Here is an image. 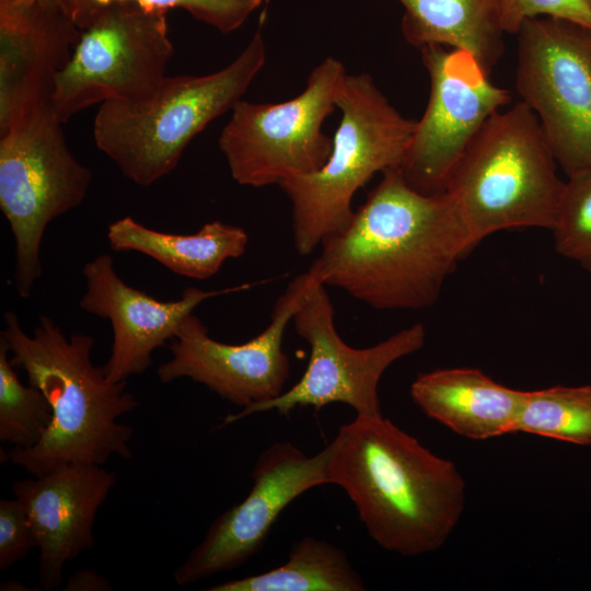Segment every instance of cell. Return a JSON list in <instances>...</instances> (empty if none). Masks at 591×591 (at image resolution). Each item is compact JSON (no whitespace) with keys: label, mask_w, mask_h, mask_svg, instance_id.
Returning <instances> with one entry per match:
<instances>
[{"label":"cell","mask_w":591,"mask_h":591,"mask_svg":"<svg viewBox=\"0 0 591 591\" xmlns=\"http://www.w3.org/2000/svg\"><path fill=\"white\" fill-rule=\"evenodd\" d=\"M474 243L453 195H426L390 169L348 227L323 241L308 273L376 310H418L438 300Z\"/></svg>","instance_id":"6da1fadb"},{"label":"cell","mask_w":591,"mask_h":591,"mask_svg":"<svg viewBox=\"0 0 591 591\" xmlns=\"http://www.w3.org/2000/svg\"><path fill=\"white\" fill-rule=\"evenodd\" d=\"M327 448L329 484L344 489L378 545L418 556L448 541L466 498L452 461L383 416H357Z\"/></svg>","instance_id":"7a4b0ae2"},{"label":"cell","mask_w":591,"mask_h":591,"mask_svg":"<svg viewBox=\"0 0 591 591\" xmlns=\"http://www.w3.org/2000/svg\"><path fill=\"white\" fill-rule=\"evenodd\" d=\"M0 339L10 362L25 371L28 384L40 390L53 408V418L40 441L31 449L12 448L13 464L33 476L60 464H105L112 455L131 457L132 427L118 419L138 402L126 390L127 381L114 382L104 366L92 362L95 340L72 333L66 337L49 316L40 315L33 335L20 325L15 312L3 314Z\"/></svg>","instance_id":"3957f363"},{"label":"cell","mask_w":591,"mask_h":591,"mask_svg":"<svg viewBox=\"0 0 591 591\" xmlns=\"http://www.w3.org/2000/svg\"><path fill=\"white\" fill-rule=\"evenodd\" d=\"M265 62L260 23L224 68L201 76H166L143 102L101 104L93 121L94 142L127 178L150 186L177 166L195 136L232 111Z\"/></svg>","instance_id":"277c9868"},{"label":"cell","mask_w":591,"mask_h":591,"mask_svg":"<svg viewBox=\"0 0 591 591\" xmlns=\"http://www.w3.org/2000/svg\"><path fill=\"white\" fill-rule=\"evenodd\" d=\"M336 108L341 118L326 163L279 184L291 204L293 244L303 256L348 227L354 196L374 174L402 166L416 128L364 72L345 76Z\"/></svg>","instance_id":"5b68a950"},{"label":"cell","mask_w":591,"mask_h":591,"mask_svg":"<svg viewBox=\"0 0 591 591\" xmlns=\"http://www.w3.org/2000/svg\"><path fill=\"white\" fill-rule=\"evenodd\" d=\"M564 185L536 115L520 101L483 125L447 190L477 245L501 230H552Z\"/></svg>","instance_id":"8992f818"},{"label":"cell","mask_w":591,"mask_h":591,"mask_svg":"<svg viewBox=\"0 0 591 591\" xmlns=\"http://www.w3.org/2000/svg\"><path fill=\"white\" fill-rule=\"evenodd\" d=\"M53 106L0 132V209L14 240V283L22 299L42 277L47 225L85 199L92 172L70 151Z\"/></svg>","instance_id":"52a82bcc"},{"label":"cell","mask_w":591,"mask_h":591,"mask_svg":"<svg viewBox=\"0 0 591 591\" xmlns=\"http://www.w3.org/2000/svg\"><path fill=\"white\" fill-rule=\"evenodd\" d=\"M165 13L131 1L99 4L88 13L71 60L55 83L51 106L62 124L92 105L139 103L154 95L174 54Z\"/></svg>","instance_id":"ba28073f"},{"label":"cell","mask_w":591,"mask_h":591,"mask_svg":"<svg viewBox=\"0 0 591 591\" xmlns=\"http://www.w3.org/2000/svg\"><path fill=\"white\" fill-rule=\"evenodd\" d=\"M346 74L341 61L328 56L313 68L296 97L280 103L239 101L218 140L233 179L259 188L320 170L333 147L323 124L336 109Z\"/></svg>","instance_id":"9c48e42d"},{"label":"cell","mask_w":591,"mask_h":591,"mask_svg":"<svg viewBox=\"0 0 591 591\" xmlns=\"http://www.w3.org/2000/svg\"><path fill=\"white\" fill-rule=\"evenodd\" d=\"M334 313L326 286L310 275L306 291L292 317L298 335L310 347L304 373L278 397L228 415L222 426L257 413L275 410L287 416L296 407L318 410L333 403L349 405L357 416H382L380 380L395 361L422 348L424 325L416 323L373 346L354 348L337 333Z\"/></svg>","instance_id":"30bf717a"},{"label":"cell","mask_w":591,"mask_h":591,"mask_svg":"<svg viewBox=\"0 0 591 591\" xmlns=\"http://www.w3.org/2000/svg\"><path fill=\"white\" fill-rule=\"evenodd\" d=\"M515 88L567 176L591 170V28L554 16L518 31Z\"/></svg>","instance_id":"8fae6325"},{"label":"cell","mask_w":591,"mask_h":591,"mask_svg":"<svg viewBox=\"0 0 591 591\" xmlns=\"http://www.w3.org/2000/svg\"><path fill=\"white\" fill-rule=\"evenodd\" d=\"M430 95L399 167L410 187L426 195L447 190L451 175L483 125L511 101L477 59L463 49H420Z\"/></svg>","instance_id":"7c38bea8"},{"label":"cell","mask_w":591,"mask_h":591,"mask_svg":"<svg viewBox=\"0 0 591 591\" xmlns=\"http://www.w3.org/2000/svg\"><path fill=\"white\" fill-rule=\"evenodd\" d=\"M309 282L308 271L297 276L276 301L269 325L242 344L211 338L201 320L188 315L170 345L172 358L158 368L160 382L188 378L242 408L278 397L290 374L283 336Z\"/></svg>","instance_id":"4fadbf2b"},{"label":"cell","mask_w":591,"mask_h":591,"mask_svg":"<svg viewBox=\"0 0 591 591\" xmlns=\"http://www.w3.org/2000/svg\"><path fill=\"white\" fill-rule=\"evenodd\" d=\"M328 448L313 456L276 442L257 457L247 496L213 520L205 537L176 568L181 587L246 564L264 546L282 510L309 489L329 484Z\"/></svg>","instance_id":"5bb4252c"},{"label":"cell","mask_w":591,"mask_h":591,"mask_svg":"<svg viewBox=\"0 0 591 591\" xmlns=\"http://www.w3.org/2000/svg\"><path fill=\"white\" fill-rule=\"evenodd\" d=\"M81 33L66 0H0V132L51 105Z\"/></svg>","instance_id":"9a60e30c"},{"label":"cell","mask_w":591,"mask_h":591,"mask_svg":"<svg viewBox=\"0 0 591 591\" xmlns=\"http://www.w3.org/2000/svg\"><path fill=\"white\" fill-rule=\"evenodd\" d=\"M82 275L86 290L79 306L102 318L113 328V344L104 364L107 378L127 381L146 372L152 363V352L173 340L185 321L204 301L248 289L245 283L220 290L186 288L174 301H160L127 285L116 273L113 258L102 254L84 264Z\"/></svg>","instance_id":"2e32d148"},{"label":"cell","mask_w":591,"mask_h":591,"mask_svg":"<svg viewBox=\"0 0 591 591\" xmlns=\"http://www.w3.org/2000/svg\"><path fill=\"white\" fill-rule=\"evenodd\" d=\"M115 483L102 465L68 463L12 485L39 549L42 589L59 588L66 563L94 546L95 517Z\"/></svg>","instance_id":"e0dca14e"},{"label":"cell","mask_w":591,"mask_h":591,"mask_svg":"<svg viewBox=\"0 0 591 591\" xmlns=\"http://www.w3.org/2000/svg\"><path fill=\"white\" fill-rule=\"evenodd\" d=\"M523 394L475 368L420 373L410 385L413 401L429 418L472 440L514 432Z\"/></svg>","instance_id":"ac0fdd59"},{"label":"cell","mask_w":591,"mask_h":591,"mask_svg":"<svg viewBox=\"0 0 591 591\" xmlns=\"http://www.w3.org/2000/svg\"><path fill=\"white\" fill-rule=\"evenodd\" d=\"M401 32L419 50L443 46L471 53L486 73L505 50L501 0H397Z\"/></svg>","instance_id":"d6986e66"},{"label":"cell","mask_w":591,"mask_h":591,"mask_svg":"<svg viewBox=\"0 0 591 591\" xmlns=\"http://www.w3.org/2000/svg\"><path fill=\"white\" fill-rule=\"evenodd\" d=\"M106 235L115 252H139L176 275L198 280L216 275L227 259L242 256L248 243L243 228L218 220L183 235L150 229L126 216L109 223Z\"/></svg>","instance_id":"ffe728a7"},{"label":"cell","mask_w":591,"mask_h":591,"mask_svg":"<svg viewBox=\"0 0 591 591\" xmlns=\"http://www.w3.org/2000/svg\"><path fill=\"white\" fill-rule=\"evenodd\" d=\"M208 591H363L364 582L340 547L306 535L287 561L268 571L213 584Z\"/></svg>","instance_id":"44dd1931"},{"label":"cell","mask_w":591,"mask_h":591,"mask_svg":"<svg viewBox=\"0 0 591 591\" xmlns=\"http://www.w3.org/2000/svg\"><path fill=\"white\" fill-rule=\"evenodd\" d=\"M514 432L591 445V385L524 391Z\"/></svg>","instance_id":"7402d4cb"},{"label":"cell","mask_w":591,"mask_h":591,"mask_svg":"<svg viewBox=\"0 0 591 591\" xmlns=\"http://www.w3.org/2000/svg\"><path fill=\"white\" fill-rule=\"evenodd\" d=\"M53 408L37 387L24 385L0 339V440L14 448L35 447L47 431Z\"/></svg>","instance_id":"603a6c76"},{"label":"cell","mask_w":591,"mask_h":591,"mask_svg":"<svg viewBox=\"0 0 591 591\" xmlns=\"http://www.w3.org/2000/svg\"><path fill=\"white\" fill-rule=\"evenodd\" d=\"M552 231L556 251L591 271V170L568 176Z\"/></svg>","instance_id":"cb8c5ba5"},{"label":"cell","mask_w":591,"mask_h":591,"mask_svg":"<svg viewBox=\"0 0 591 591\" xmlns=\"http://www.w3.org/2000/svg\"><path fill=\"white\" fill-rule=\"evenodd\" d=\"M113 1H131L150 10L183 9L222 34L242 26L263 3V0H66L78 25L95 5Z\"/></svg>","instance_id":"d4e9b609"},{"label":"cell","mask_w":591,"mask_h":591,"mask_svg":"<svg viewBox=\"0 0 591 591\" xmlns=\"http://www.w3.org/2000/svg\"><path fill=\"white\" fill-rule=\"evenodd\" d=\"M506 33L517 34L530 18L554 16L591 28V5L586 0H501Z\"/></svg>","instance_id":"484cf974"},{"label":"cell","mask_w":591,"mask_h":591,"mask_svg":"<svg viewBox=\"0 0 591 591\" xmlns=\"http://www.w3.org/2000/svg\"><path fill=\"white\" fill-rule=\"evenodd\" d=\"M36 547V538L20 503L14 499L0 500V569L4 570L22 560Z\"/></svg>","instance_id":"4316f807"},{"label":"cell","mask_w":591,"mask_h":591,"mask_svg":"<svg viewBox=\"0 0 591 591\" xmlns=\"http://www.w3.org/2000/svg\"><path fill=\"white\" fill-rule=\"evenodd\" d=\"M109 581L100 576L93 569H82L72 575L65 590L91 591V590H111Z\"/></svg>","instance_id":"83f0119b"},{"label":"cell","mask_w":591,"mask_h":591,"mask_svg":"<svg viewBox=\"0 0 591 591\" xmlns=\"http://www.w3.org/2000/svg\"><path fill=\"white\" fill-rule=\"evenodd\" d=\"M19 1H22V2H31V1H34V0H19Z\"/></svg>","instance_id":"f1b7e54d"},{"label":"cell","mask_w":591,"mask_h":591,"mask_svg":"<svg viewBox=\"0 0 591 591\" xmlns=\"http://www.w3.org/2000/svg\"><path fill=\"white\" fill-rule=\"evenodd\" d=\"M591 5V0H586Z\"/></svg>","instance_id":"f546056e"}]
</instances>
